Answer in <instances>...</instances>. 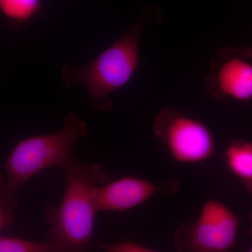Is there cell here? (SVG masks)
I'll return each mask as SVG.
<instances>
[{"instance_id": "cell-1", "label": "cell", "mask_w": 252, "mask_h": 252, "mask_svg": "<svg viewBox=\"0 0 252 252\" xmlns=\"http://www.w3.org/2000/svg\"><path fill=\"white\" fill-rule=\"evenodd\" d=\"M64 190L58 206L46 209L49 225L46 241L59 252H86L91 248L96 212L94 190L110 182L109 172L101 164L87 163L72 156L61 166Z\"/></svg>"}, {"instance_id": "cell-2", "label": "cell", "mask_w": 252, "mask_h": 252, "mask_svg": "<svg viewBox=\"0 0 252 252\" xmlns=\"http://www.w3.org/2000/svg\"><path fill=\"white\" fill-rule=\"evenodd\" d=\"M87 125L77 114L69 113L60 130L33 136L18 142L4 164L6 175L0 186V230L14 220L18 207L17 195L22 186L36 174L49 167H61L72 157L73 147L86 137Z\"/></svg>"}, {"instance_id": "cell-3", "label": "cell", "mask_w": 252, "mask_h": 252, "mask_svg": "<svg viewBox=\"0 0 252 252\" xmlns=\"http://www.w3.org/2000/svg\"><path fill=\"white\" fill-rule=\"evenodd\" d=\"M145 23L141 18L91 62L81 67L64 64L61 72L64 85L86 88L94 108L109 112L112 94L128 84L138 66L141 32Z\"/></svg>"}, {"instance_id": "cell-4", "label": "cell", "mask_w": 252, "mask_h": 252, "mask_svg": "<svg viewBox=\"0 0 252 252\" xmlns=\"http://www.w3.org/2000/svg\"><path fill=\"white\" fill-rule=\"evenodd\" d=\"M153 130L176 162L200 163L215 154L216 143L210 127L177 109H162L154 119Z\"/></svg>"}, {"instance_id": "cell-5", "label": "cell", "mask_w": 252, "mask_h": 252, "mask_svg": "<svg viewBox=\"0 0 252 252\" xmlns=\"http://www.w3.org/2000/svg\"><path fill=\"white\" fill-rule=\"evenodd\" d=\"M240 223V218L224 203L207 200L198 220L179 226L172 242L180 252H228L236 246Z\"/></svg>"}, {"instance_id": "cell-6", "label": "cell", "mask_w": 252, "mask_h": 252, "mask_svg": "<svg viewBox=\"0 0 252 252\" xmlns=\"http://www.w3.org/2000/svg\"><path fill=\"white\" fill-rule=\"evenodd\" d=\"M178 184L167 182L158 187L145 179L126 176L94 187V208L97 212H126L142 205L158 193H175Z\"/></svg>"}, {"instance_id": "cell-7", "label": "cell", "mask_w": 252, "mask_h": 252, "mask_svg": "<svg viewBox=\"0 0 252 252\" xmlns=\"http://www.w3.org/2000/svg\"><path fill=\"white\" fill-rule=\"evenodd\" d=\"M205 86L210 95L219 100L231 98L249 102L252 99V64L238 56H217Z\"/></svg>"}, {"instance_id": "cell-8", "label": "cell", "mask_w": 252, "mask_h": 252, "mask_svg": "<svg viewBox=\"0 0 252 252\" xmlns=\"http://www.w3.org/2000/svg\"><path fill=\"white\" fill-rule=\"evenodd\" d=\"M224 157L230 173L241 181L252 195V142L242 139L232 141L225 149Z\"/></svg>"}, {"instance_id": "cell-9", "label": "cell", "mask_w": 252, "mask_h": 252, "mask_svg": "<svg viewBox=\"0 0 252 252\" xmlns=\"http://www.w3.org/2000/svg\"><path fill=\"white\" fill-rule=\"evenodd\" d=\"M41 0H0L1 14L16 24L31 21L39 12Z\"/></svg>"}, {"instance_id": "cell-10", "label": "cell", "mask_w": 252, "mask_h": 252, "mask_svg": "<svg viewBox=\"0 0 252 252\" xmlns=\"http://www.w3.org/2000/svg\"><path fill=\"white\" fill-rule=\"evenodd\" d=\"M1 252H59L49 242H36L14 237H0Z\"/></svg>"}, {"instance_id": "cell-11", "label": "cell", "mask_w": 252, "mask_h": 252, "mask_svg": "<svg viewBox=\"0 0 252 252\" xmlns=\"http://www.w3.org/2000/svg\"><path fill=\"white\" fill-rule=\"evenodd\" d=\"M96 246L99 250L105 252H154L153 249L135 242L127 240L121 243L104 244L97 242Z\"/></svg>"}, {"instance_id": "cell-12", "label": "cell", "mask_w": 252, "mask_h": 252, "mask_svg": "<svg viewBox=\"0 0 252 252\" xmlns=\"http://www.w3.org/2000/svg\"><path fill=\"white\" fill-rule=\"evenodd\" d=\"M217 56H235L243 58L245 59H250L252 61V47L246 49H230V48H222L219 51Z\"/></svg>"}, {"instance_id": "cell-13", "label": "cell", "mask_w": 252, "mask_h": 252, "mask_svg": "<svg viewBox=\"0 0 252 252\" xmlns=\"http://www.w3.org/2000/svg\"><path fill=\"white\" fill-rule=\"evenodd\" d=\"M251 220H252V222H251V234L252 235V214H251ZM250 252H252V248H250Z\"/></svg>"}]
</instances>
